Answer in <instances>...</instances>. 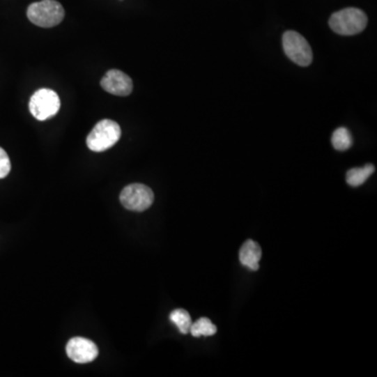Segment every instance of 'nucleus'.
<instances>
[{
	"mask_svg": "<svg viewBox=\"0 0 377 377\" xmlns=\"http://www.w3.org/2000/svg\"><path fill=\"white\" fill-rule=\"evenodd\" d=\"M367 24L368 20L366 14L355 8L341 10L333 14L329 20L331 30L343 36L360 34L366 29Z\"/></svg>",
	"mask_w": 377,
	"mask_h": 377,
	"instance_id": "f257e3e1",
	"label": "nucleus"
},
{
	"mask_svg": "<svg viewBox=\"0 0 377 377\" xmlns=\"http://www.w3.org/2000/svg\"><path fill=\"white\" fill-rule=\"evenodd\" d=\"M31 22L41 28H53L61 24L66 12L63 7L56 0H43L34 3L26 11Z\"/></svg>",
	"mask_w": 377,
	"mask_h": 377,
	"instance_id": "f03ea898",
	"label": "nucleus"
},
{
	"mask_svg": "<svg viewBox=\"0 0 377 377\" xmlns=\"http://www.w3.org/2000/svg\"><path fill=\"white\" fill-rule=\"evenodd\" d=\"M121 134L122 130L118 123L111 120L100 121L87 137V147L91 151H105L120 141Z\"/></svg>",
	"mask_w": 377,
	"mask_h": 377,
	"instance_id": "7ed1b4c3",
	"label": "nucleus"
},
{
	"mask_svg": "<svg viewBox=\"0 0 377 377\" xmlns=\"http://www.w3.org/2000/svg\"><path fill=\"white\" fill-rule=\"evenodd\" d=\"M120 201L129 211L144 212L153 203V191L141 183H132L123 189Z\"/></svg>",
	"mask_w": 377,
	"mask_h": 377,
	"instance_id": "20e7f679",
	"label": "nucleus"
},
{
	"mask_svg": "<svg viewBox=\"0 0 377 377\" xmlns=\"http://www.w3.org/2000/svg\"><path fill=\"white\" fill-rule=\"evenodd\" d=\"M59 95L52 89H43L33 95L30 101V111L38 121H45L59 111Z\"/></svg>",
	"mask_w": 377,
	"mask_h": 377,
	"instance_id": "39448f33",
	"label": "nucleus"
},
{
	"mask_svg": "<svg viewBox=\"0 0 377 377\" xmlns=\"http://www.w3.org/2000/svg\"><path fill=\"white\" fill-rule=\"evenodd\" d=\"M282 41L285 54L291 61L300 66H308L311 63V47L302 35L289 31L283 35Z\"/></svg>",
	"mask_w": 377,
	"mask_h": 377,
	"instance_id": "423d86ee",
	"label": "nucleus"
},
{
	"mask_svg": "<svg viewBox=\"0 0 377 377\" xmlns=\"http://www.w3.org/2000/svg\"><path fill=\"white\" fill-rule=\"evenodd\" d=\"M66 353L77 364H89L93 362L99 354L97 345L85 337H72L66 345Z\"/></svg>",
	"mask_w": 377,
	"mask_h": 377,
	"instance_id": "0eeeda50",
	"label": "nucleus"
},
{
	"mask_svg": "<svg viewBox=\"0 0 377 377\" xmlns=\"http://www.w3.org/2000/svg\"><path fill=\"white\" fill-rule=\"evenodd\" d=\"M101 86L104 91L120 97H127L132 93L133 83L130 77L118 70H111L103 77Z\"/></svg>",
	"mask_w": 377,
	"mask_h": 377,
	"instance_id": "6e6552de",
	"label": "nucleus"
},
{
	"mask_svg": "<svg viewBox=\"0 0 377 377\" xmlns=\"http://www.w3.org/2000/svg\"><path fill=\"white\" fill-rule=\"evenodd\" d=\"M261 247L253 240H247L239 252V259L241 264L249 270L256 272L259 270V261L261 259Z\"/></svg>",
	"mask_w": 377,
	"mask_h": 377,
	"instance_id": "1a4fd4ad",
	"label": "nucleus"
},
{
	"mask_svg": "<svg viewBox=\"0 0 377 377\" xmlns=\"http://www.w3.org/2000/svg\"><path fill=\"white\" fill-rule=\"evenodd\" d=\"M374 166L371 164H366L362 168L351 169L346 175V180L351 187H360L374 173Z\"/></svg>",
	"mask_w": 377,
	"mask_h": 377,
	"instance_id": "9d476101",
	"label": "nucleus"
},
{
	"mask_svg": "<svg viewBox=\"0 0 377 377\" xmlns=\"http://www.w3.org/2000/svg\"><path fill=\"white\" fill-rule=\"evenodd\" d=\"M170 320L173 324L176 325L179 332L183 333V334L190 332L192 320H191L190 314L187 310L181 309V308L173 310L170 314Z\"/></svg>",
	"mask_w": 377,
	"mask_h": 377,
	"instance_id": "9b49d317",
	"label": "nucleus"
},
{
	"mask_svg": "<svg viewBox=\"0 0 377 377\" xmlns=\"http://www.w3.org/2000/svg\"><path fill=\"white\" fill-rule=\"evenodd\" d=\"M191 334L194 337H212L217 332L215 325L208 318H201L192 323L190 328Z\"/></svg>",
	"mask_w": 377,
	"mask_h": 377,
	"instance_id": "f8f14e48",
	"label": "nucleus"
},
{
	"mask_svg": "<svg viewBox=\"0 0 377 377\" xmlns=\"http://www.w3.org/2000/svg\"><path fill=\"white\" fill-rule=\"evenodd\" d=\"M331 141H332L334 149L339 150V151H346V150L351 147L353 139H352L350 131L344 128V127H341V128H337L333 132Z\"/></svg>",
	"mask_w": 377,
	"mask_h": 377,
	"instance_id": "ddd939ff",
	"label": "nucleus"
},
{
	"mask_svg": "<svg viewBox=\"0 0 377 377\" xmlns=\"http://www.w3.org/2000/svg\"><path fill=\"white\" fill-rule=\"evenodd\" d=\"M10 171H11V160L7 152L0 147V179L8 176Z\"/></svg>",
	"mask_w": 377,
	"mask_h": 377,
	"instance_id": "4468645a",
	"label": "nucleus"
}]
</instances>
